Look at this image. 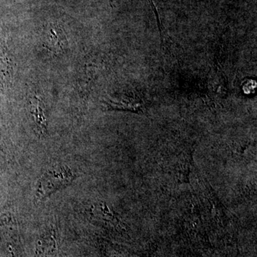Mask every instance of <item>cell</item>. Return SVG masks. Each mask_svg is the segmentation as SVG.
Segmentation results:
<instances>
[{
	"instance_id": "obj_3",
	"label": "cell",
	"mask_w": 257,
	"mask_h": 257,
	"mask_svg": "<svg viewBox=\"0 0 257 257\" xmlns=\"http://www.w3.org/2000/svg\"><path fill=\"white\" fill-rule=\"evenodd\" d=\"M53 234L45 235L39 241L35 257H57V243Z\"/></svg>"
},
{
	"instance_id": "obj_4",
	"label": "cell",
	"mask_w": 257,
	"mask_h": 257,
	"mask_svg": "<svg viewBox=\"0 0 257 257\" xmlns=\"http://www.w3.org/2000/svg\"><path fill=\"white\" fill-rule=\"evenodd\" d=\"M47 41L49 48L55 52H59L64 48L65 38L63 36L58 35V33L55 30H51L50 36L47 38Z\"/></svg>"
},
{
	"instance_id": "obj_2",
	"label": "cell",
	"mask_w": 257,
	"mask_h": 257,
	"mask_svg": "<svg viewBox=\"0 0 257 257\" xmlns=\"http://www.w3.org/2000/svg\"><path fill=\"white\" fill-rule=\"evenodd\" d=\"M30 112L35 119L37 127L42 135L47 133V116L45 114V106L40 98L34 97L31 100V110Z\"/></svg>"
},
{
	"instance_id": "obj_5",
	"label": "cell",
	"mask_w": 257,
	"mask_h": 257,
	"mask_svg": "<svg viewBox=\"0 0 257 257\" xmlns=\"http://www.w3.org/2000/svg\"><path fill=\"white\" fill-rule=\"evenodd\" d=\"M4 51L0 50V73H2L1 76L3 77L8 78L10 76V71L11 67L9 59L7 57V53Z\"/></svg>"
},
{
	"instance_id": "obj_1",
	"label": "cell",
	"mask_w": 257,
	"mask_h": 257,
	"mask_svg": "<svg viewBox=\"0 0 257 257\" xmlns=\"http://www.w3.org/2000/svg\"><path fill=\"white\" fill-rule=\"evenodd\" d=\"M75 178L73 171L66 166L48 170L42 176L37 186L36 200L41 201L52 193L72 183Z\"/></svg>"
}]
</instances>
